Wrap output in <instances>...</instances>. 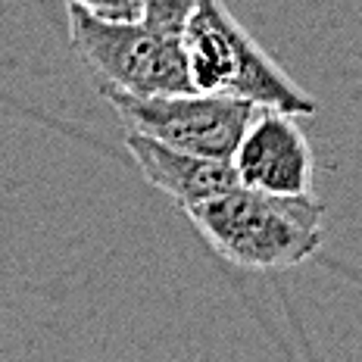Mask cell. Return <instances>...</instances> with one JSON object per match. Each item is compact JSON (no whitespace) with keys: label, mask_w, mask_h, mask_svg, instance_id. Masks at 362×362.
<instances>
[{"label":"cell","mask_w":362,"mask_h":362,"mask_svg":"<svg viewBox=\"0 0 362 362\" xmlns=\"http://www.w3.org/2000/svg\"><path fill=\"white\" fill-rule=\"evenodd\" d=\"M125 147L132 160L138 163L141 175L169 200H175L181 209L240 185L231 160H209V156L187 153V150L169 147L156 138L132 132V128H125Z\"/></svg>","instance_id":"cell-6"},{"label":"cell","mask_w":362,"mask_h":362,"mask_svg":"<svg viewBox=\"0 0 362 362\" xmlns=\"http://www.w3.org/2000/svg\"><path fill=\"white\" fill-rule=\"evenodd\" d=\"M206 244L240 269L281 272L322 250L325 203L313 194L231 187L185 209Z\"/></svg>","instance_id":"cell-1"},{"label":"cell","mask_w":362,"mask_h":362,"mask_svg":"<svg viewBox=\"0 0 362 362\" xmlns=\"http://www.w3.org/2000/svg\"><path fill=\"white\" fill-rule=\"evenodd\" d=\"M194 6L197 0H138V19H144L153 28H163V32L181 35Z\"/></svg>","instance_id":"cell-7"},{"label":"cell","mask_w":362,"mask_h":362,"mask_svg":"<svg viewBox=\"0 0 362 362\" xmlns=\"http://www.w3.org/2000/svg\"><path fill=\"white\" fill-rule=\"evenodd\" d=\"M100 94L107 97L125 128L209 160H231L253 112L259 110L244 97L209 94V90L141 97L103 88Z\"/></svg>","instance_id":"cell-4"},{"label":"cell","mask_w":362,"mask_h":362,"mask_svg":"<svg viewBox=\"0 0 362 362\" xmlns=\"http://www.w3.org/2000/svg\"><path fill=\"white\" fill-rule=\"evenodd\" d=\"M128 6H132V13L138 16V0H128Z\"/></svg>","instance_id":"cell-9"},{"label":"cell","mask_w":362,"mask_h":362,"mask_svg":"<svg viewBox=\"0 0 362 362\" xmlns=\"http://www.w3.org/2000/svg\"><path fill=\"white\" fill-rule=\"evenodd\" d=\"M194 90L244 97L266 110L313 116L319 103L250 37L222 0H197L181 28Z\"/></svg>","instance_id":"cell-2"},{"label":"cell","mask_w":362,"mask_h":362,"mask_svg":"<svg viewBox=\"0 0 362 362\" xmlns=\"http://www.w3.org/2000/svg\"><path fill=\"white\" fill-rule=\"evenodd\" d=\"M297 116L259 107L231 156L244 187L272 194H306L313 181V150Z\"/></svg>","instance_id":"cell-5"},{"label":"cell","mask_w":362,"mask_h":362,"mask_svg":"<svg viewBox=\"0 0 362 362\" xmlns=\"http://www.w3.org/2000/svg\"><path fill=\"white\" fill-rule=\"evenodd\" d=\"M66 16L72 50L100 90L141 97L194 90L181 35L153 28L138 16H100L81 4H66Z\"/></svg>","instance_id":"cell-3"},{"label":"cell","mask_w":362,"mask_h":362,"mask_svg":"<svg viewBox=\"0 0 362 362\" xmlns=\"http://www.w3.org/2000/svg\"><path fill=\"white\" fill-rule=\"evenodd\" d=\"M66 4H81L88 10L100 13V16H134L128 0H66Z\"/></svg>","instance_id":"cell-8"}]
</instances>
